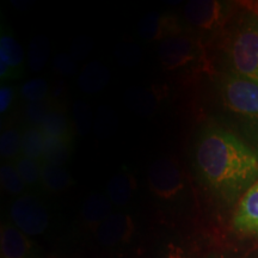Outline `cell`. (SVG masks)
I'll return each instance as SVG.
<instances>
[{
  "label": "cell",
  "mask_w": 258,
  "mask_h": 258,
  "mask_svg": "<svg viewBox=\"0 0 258 258\" xmlns=\"http://www.w3.org/2000/svg\"><path fill=\"white\" fill-rule=\"evenodd\" d=\"M257 11H258V8H257Z\"/></svg>",
  "instance_id": "33"
},
{
  "label": "cell",
  "mask_w": 258,
  "mask_h": 258,
  "mask_svg": "<svg viewBox=\"0 0 258 258\" xmlns=\"http://www.w3.org/2000/svg\"><path fill=\"white\" fill-rule=\"evenodd\" d=\"M138 30L140 36L145 40L159 42L183 32L176 16L161 15L156 12L145 16L138 25Z\"/></svg>",
  "instance_id": "11"
},
{
  "label": "cell",
  "mask_w": 258,
  "mask_h": 258,
  "mask_svg": "<svg viewBox=\"0 0 258 258\" xmlns=\"http://www.w3.org/2000/svg\"><path fill=\"white\" fill-rule=\"evenodd\" d=\"M10 218L16 227L27 235H40L49 226V213L37 196L23 194L10 206Z\"/></svg>",
  "instance_id": "4"
},
{
  "label": "cell",
  "mask_w": 258,
  "mask_h": 258,
  "mask_svg": "<svg viewBox=\"0 0 258 258\" xmlns=\"http://www.w3.org/2000/svg\"><path fill=\"white\" fill-rule=\"evenodd\" d=\"M74 125L79 135H86L91 129L92 116L88 104L84 102H77L74 104Z\"/></svg>",
  "instance_id": "26"
},
{
  "label": "cell",
  "mask_w": 258,
  "mask_h": 258,
  "mask_svg": "<svg viewBox=\"0 0 258 258\" xmlns=\"http://www.w3.org/2000/svg\"><path fill=\"white\" fill-rule=\"evenodd\" d=\"M220 95L228 110L258 128L257 82L228 73L221 79Z\"/></svg>",
  "instance_id": "3"
},
{
  "label": "cell",
  "mask_w": 258,
  "mask_h": 258,
  "mask_svg": "<svg viewBox=\"0 0 258 258\" xmlns=\"http://www.w3.org/2000/svg\"><path fill=\"white\" fill-rule=\"evenodd\" d=\"M199 176L213 195L232 202L258 180V154L221 128H208L195 148Z\"/></svg>",
  "instance_id": "1"
},
{
  "label": "cell",
  "mask_w": 258,
  "mask_h": 258,
  "mask_svg": "<svg viewBox=\"0 0 258 258\" xmlns=\"http://www.w3.org/2000/svg\"><path fill=\"white\" fill-rule=\"evenodd\" d=\"M232 225L241 234L258 237V180L241 196Z\"/></svg>",
  "instance_id": "10"
},
{
  "label": "cell",
  "mask_w": 258,
  "mask_h": 258,
  "mask_svg": "<svg viewBox=\"0 0 258 258\" xmlns=\"http://www.w3.org/2000/svg\"><path fill=\"white\" fill-rule=\"evenodd\" d=\"M111 201L99 194H93L83 206V218L88 224L101 225L110 217Z\"/></svg>",
  "instance_id": "16"
},
{
  "label": "cell",
  "mask_w": 258,
  "mask_h": 258,
  "mask_svg": "<svg viewBox=\"0 0 258 258\" xmlns=\"http://www.w3.org/2000/svg\"><path fill=\"white\" fill-rule=\"evenodd\" d=\"M40 128L46 138L72 140V128H71L70 121L67 120L66 115L60 110L50 109Z\"/></svg>",
  "instance_id": "18"
},
{
  "label": "cell",
  "mask_w": 258,
  "mask_h": 258,
  "mask_svg": "<svg viewBox=\"0 0 258 258\" xmlns=\"http://www.w3.org/2000/svg\"><path fill=\"white\" fill-rule=\"evenodd\" d=\"M0 156L5 160H16L22 156V134L17 129L10 128L0 137Z\"/></svg>",
  "instance_id": "22"
},
{
  "label": "cell",
  "mask_w": 258,
  "mask_h": 258,
  "mask_svg": "<svg viewBox=\"0 0 258 258\" xmlns=\"http://www.w3.org/2000/svg\"><path fill=\"white\" fill-rule=\"evenodd\" d=\"M125 98L133 111L141 115L151 114L157 106V99L153 97L152 92L145 89H128Z\"/></svg>",
  "instance_id": "21"
},
{
  "label": "cell",
  "mask_w": 258,
  "mask_h": 258,
  "mask_svg": "<svg viewBox=\"0 0 258 258\" xmlns=\"http://www.w3.org/2000/svg\"><path fill=\"white\" fill-rule=\"evenodd\" d=\"M49 110L50 109L46 101L31 102L28 103L25 106V116H27V120L31 125L40 127Z\"/></svg>",
  "instance_id": "27"
},
{
  "label": "cell",
  "mask_w": 258,
  "mask_h": 258,
  "mask_svg": "<svg viewBox=\"0 0 258 258\" xmlns=\"http://www.w3.org/2000/svg\"><path fill=\"white\" fill-rule=\"evenodd\" d=\"M0 182H2L3 189L10 194V195H23L25 184L21 177H19L12 161H8V163L3 164L2 167H0Z\"/></svg>",
  "instance_id": "23"
},
{
  "label": "cell",
  "mask_w": 258,
  "mask_h": 258,
  "mask_svg": "<svg viewBox=\"0 0 258 258\" xmlns=\"http://www.w3.org/2000/svg\"><path fill=\"white\" fill-rule=\"evenodd\" d=\"M28 51L29 66L31 67V70L37 72L46 64V61L49 56V43L47 38L43 36L35 37L31 41Z\"/></svg>",
  "instance_id": "24"
},
{
  "label": "cell",
  "mask_w": 258,
  "mask_h": 258,
  "mask_svg": "<svg viewBox=\"0 0 258 258\" xmlns=\"http://www.w3.org/2000/svg\"><path fill=\"white\" fill-rule=\"evenodd\" d=\"M41 183L47 191L59 194L69 190L74 182L62 166L42 163Z\"/></svg>",
  "instance_id": "14"
},
{
  "label": "cell",
  "mask_w": 258,
  "mask_h": 258,
  "mask_svg": "<svg viewBox=\"0 0 258 258\" xmlns=\"http://www.w3.org/2000/svg\"><path fill=\"white\" fill-rule=\"evenodd\" d=\"M135 190L133 177L127 172H118L108 183L109 200L116 206H124L131 201Z\"/></svg>",
  "instance_id": "15"
},
{
  "label": "cell",
  "mask_w": 258,
  "mask_h": 258,
  "mask_svg": "<svg viewBox=\"0 0 258 258\" xmlns=\"http://www.w3.org/2000/svg\"><path fill=\"white\" fill-rule=\"evenodd\" d=\"M25 186H35L42 178V161L21 156L12 161Z\"/></svg>",
  "instance_id": "20"
},
{
  "label": "cell",
  "mask_w": 258,
  "mask_h": 258,
  "mask_svg": "<svg viewBox=\"0 0 258 258\" xmlns=\"http://www.w3.org/2000/svg\"><path fill=\"white\" fill-rule=\"evenodd\" d=\"M110 72L105 64L99 61H93L83 70L78 79V86L83 92L95 93L101 91L108 85Z\"/></svg>",
  "instance_id": "13"
},
{
  "label": "cell",
  "mask_w": 258,
  "mask_h": 258,
  "mask_svg": "<svg viewBox=\"0 0 258 258\" xmlns=\"http://www.w3.org/2000/svg\"><path fill=\"white\" fill-rule=\"evenodd\" d=\"M46 135L40 127L30 125L22 133V156L43 163Z\"/></svg>",
  "instance_id": "17"
},
{
  "label": "cell",
  "mask_w": 258,
  "mask_h": 258,
  "mask_svg": "<svg viewBox=\"0 0 258 258\" xmlns=\"http://www.w3.org/2000/svg\"><path fill=\"white\" fill-rule=\"evenodd\" d=\"M200 44L191 35L180 32L175 36L165 38L158 48L161 66L169 72L178 71L189 66L199 57Z\"/></svg>",
  "instance_id": "6"
},
{
  "label": "cell",
  "mask_w": 258,
  "mask_h": 258,
  "mask_svg": "<svg viewBox=\"0 0 258 258\" xmlns=\"http://www.w3.org/2000/svg\"><path fill=\"white\" fill-rule=\"evenodd\" d=\"M24 73V50L11 29L2 25L0 34V79H19Z\"/></svg>",
  "instance_id": "7"
},
{
  "label": "cell",
  "mask_w": 258,
  "mask_h": 258,
  "mask_svg": "<svg viewBox=\"0 0 258 258\" xmlns=\"http://www.w3.org/2000/svg\"><path fill=\"white\" fill-rule=\"evenodd\" d=\"M48 92H49L48 83L41 78L29 80L21 88V95L28 103L44 101Z\"/></svg>",
  "instance_id": "25"
},
{
  "label": "cell",
  "mask_w": 258,
  "mask_h": 258,
  "mask_svg": "<svg viewBox=\"0 0 258 258\" xmlns=\"http://www.w3.org/2000/svg\"><path fill=\"white\" fill-rule=\"evenodd\" d=\"M157 258H188V254L182 247L176 244H167Z\"/></svg>",
  "instance_id": "30"
},
{
  "label": "cell",
  "mask_w": 258,
  "mask_h": 258,
  "mask_svg": "<svg viewBox=\"0 0 258 258\" xmlns=\"http://www.w3.org/2000/svg\"><path fill=\"white\" fill-rule=\"evenodd\" d=\"M0 253L2 258H36L37 250L29 235L15 225H2L0 230Z\"/></svg>",
  "instance_id": "9"
},
{
  "label": "cell",
  "mask_w": 258,
  "mask_h": 258,
  "mask_svg": "<svg viewBox=\"0 0 258 258\" xmlns=\"http://www.w3.org/2000/svg\"><path fill=\"white\" fill-rule=\"evenodd\" d=\"M148 188L158 199L172 201L180 195L185 183L178 163L172 158L154 160L147 171Z\"/></svg>",
  "instance_id": "5"
},
{
  "label": "cell",
  "mask_w": 258,
  "mask_h": 258,
  "mask_svg": "<svg viewBox=\"0 0 258 258\" xmlns=\"http://www.w3.org/2000/svg\"><path fill=\"white\" fill-rule=\"evenodd\" d=\"M71 152H72V140L46 138L43 163L62 166L69 160Z\"/></svg>",
  "instance_id": "19"
},
{
  "label": "cell",
  "mask_w": 258,
  "mask_h": 258,
  "mask_svg": "<svg viewBox=\"0 0 258 258\" xmlns=\"http://www.w3.org/2000/svg\"><path fill=\"white\" fill-rule=\"evenodd\" d=\"M209 258H222V257H209Z\"/></svg>",
  "instance_id": "31"
},
{
  "label": "cell",
  "mask_w": 258,
  "mask_h": 258,
  "mask_svg": "<svg viewBox=\"0 0 258 258\" xmlns=\"http://www.w3.org/2000/svg\"><path fill=\"white\" fill-rule=\"evenodd\" d=\"M53 66L57 73L64 74V76H71V74L76 72V63L73 62L72 57L66 55V54L57 55L54 59Z\"/></svg>",
  "instance_id": "28"
},
{
  "label": "cell",
  "mask_w": 258,
  "mask_h": 258,
  "mask_svg": "<svg viewBox=\"0 0 258 258\" xmlns=\"http://www.w3.org/2000/svg\"><path fill=\"white\" fill-rule=\"evenodd\" d=\"M184 17L200 30H215L225 19V5L213 0H192L184 6Z\"/></svg>",
  "instance_id": "8"
},
{
  "label": "cell",
  "mask_w": 258,
  "mask_h": 258,
  "mask_svg": "<svg viewBox=\"0 0 258 258\" xmlns=\"http://www.w3.org/2000/svg\"><path fill=\"white\" fill-rule=\"evenodd\" d=\"M232 73L258 83V19L247 15L238 23L227 43Z\"/></svg>",
  "instance_id": "2"
},
{
  "label": "cell",
  "mask_w": 258,
  "mask_h": 258,
  "mask_svg": "<svg viewBox=\"0 0 258 258\" xmlns=\"http://www.w3.org/2000/svg\"><path fill=\"white\" fill-rule=\"evenodd\" d=\"M15 89L8 84H3L0 88V112L2 115L6 114L11 108L12 103L15 101Z\"/></svg>",
  "instance_id": "29"
},
{
  "label": "cell",
  "mask_w": 258,
  "mask_h": 258,
  "mask_svg": "<svg viewBox=\"0 0 258 258\" xmlns=\"http://www.w3.org/2000/svg\"><path fill=\"white\" fill-rule=\"evenodd\" d=\"M256 16H257V19H258V11H256Z\"/></svg>",
  "instance_id": "32"
},
{
  "label": "cell",
  "mask_w": 258,
  "mask_h": 258,
  "mask_svg": "<svg viewBox=\"0 0 258 258\" xmlns=\"http://www.w3.org/2000/svg\"><path fill=\"white\" fill-rule=\"evenodd\" d=\"M134 230V224L132 218L127 214L116 213L105 219L97 230V237L102 244L118 245L129 240Z\"/></svg>",
  "instance_id": "12"
}]
</instances>
